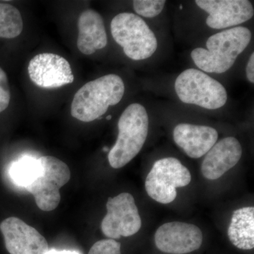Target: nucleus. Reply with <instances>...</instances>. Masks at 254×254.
<instances>
[{
	"label": "nucleus",
	"mask_w": 254,
	"mask_h": 254,
	"mask_svg": "<svg viewBox=\"0 0 254 254\" xmlns=\"http://www.w3.org/2000/svg\"><path fill=\"white\" fill-rule=\"evenodd\" d=\"M252 33L239 26L213 35L206 42L207 49L195 48L190 53L193 63L205 72H226L239 55L250 45Z\"/></svg>",
	"instance_id": "nucleus-1"
},
{
	"label": "nucleus",
	"mask_w": 254,
	"mask_h": 254,
	"mask_svg": "<svg viewBox=\"0 0 254 254\" xmlns=\"http://www.w3.org/2000/svg\"><path fill=\"white\" fill-rule=\"evenodd\" d=\"M88 254H121V244L112 239L100 240L92 246Z\"/></svg>",
	"instance_id": "nucleus-20"
},
{
	"label": "nucleus",
	"mask_w": 254,
	"mask_h": 254,
	"mask_svg": "<svg viewBox=\"0 0 254 254\" xmlns=\"http://www.w3.org/2000/svg\"><path fill=\"white\" fill-rule=\"evenodd\" d=\"M173 138L190 158L197 159L206 154L217 143L218 133L213 127L181 123L175 127Z\"/></svg>",
	"instance_id": "nucleus-14"
},
{
	"label": "nucleus",
	"mask_w": 254,
	"mask_h": 254,
	"mask_svg": "<svg viewBox=\"0 0 254 254\" xmlns=\"http://www.w3.org/2000/svg\"><path fill=\"white\" fill-rule=\"evenodd\" d=\"M112 36L131 60L150 58L156 51L158 41L144 20L132 13H121L112 20Z\"/></svg>",
	"instance_id": "nucleus-4"
},
{
	"label": "nucleus",
	"mask_w": 254,
	"mask_h": 254,
	"mask_svg": "<svg viewBox=\"0 0 254 254\" xmlns=\"http://www.w3.org/2000/svg\"><path fill=\"white\" fill-rule=\"evenodd\" d=\"M190 181V170L178 159L170 157L155 162L145 180V188L152 199L168 204L176 198L177 189L187 186Z\"/></svg>",
	"instance_id": "nucleus-7"
},
{
	"label": "nucleus",
	"mask_w": 254,
	"mask_h": 254,
	"mask_svg": "<svg viewBox=\"0 0 254 254\" xmlns=\"http://www.w3.org/2000/svg\"><path fill=\"white\" fill-rule=\"evenodd\" d=\"M107 119H108V120H110V119H111V116L108 117Z\"/></svg>",
	"instance_id": "nucleus-24"
},
{
	"label": "nucleus",
	"mask_w": 254,
	"mask_h": 254,
	"mask_svg": "<svg viewBox=\"0 0 254 254\" xmlns=\"http://www.w3.org/2000/svg\"><path fill=\"white\" fill-rule=\"evenodd\" d=\"M125 91V83L118 75H105L88 82L73 96L71 116L83 123L101 119L110 106L121 101Z\"/></svg>",
	"instance_id": "nucleus-2"
},
{
	"label": "nucleus",
	"mask_w": 254,
	"mask_h": 254,
	"mask_svg": "<svg viewBox=\"0 0 254 254\" xmlns=\"http://www.w3.org/2000/svg\"><path fill=\"white\" fill-rule=\"evenodd\" d=\"M165 3V0H135L133 7L137 14L145 18H153L162 12Z\"/></svg>",
	"instance_id": "nucleus-19"
},
{
	"label": "nucleus",
	"mask_w": 254,
	"mask_h": 254,
	"mask_svg": "<svg viewBox=\"0 0 254 254\" xmlns=\"http://www.w3.org/2000/svg\"><path fill=\"white\" fill-rule=\"evenodd\" d=\"M247 78L251 83H254V53L251 55L250 60H249L248 64H247Z\"/></svg>",
	"instance_id": "nucleus-22"
},
{
	"label": "nucleus",
	"mask_w": 254,
	"mask_h": 254,
	"mask_svg": "<svg viewBox=\"0 0 254 254\" xmlns=\"http://www.w3.org/2000/svg\"><path fill=\"white\" fill-rule=\"evenodd\" d=\"M203 243V234L193 224L171 222L163 224L155 234L157 248L164 253L186 254L198 250Z\"/></svg>",
	"instance_id": "nucleus-10"
},
{
	"label": "nucleus",
	"mask_w": 254,
	"mask_h": 254,
	"mask_svg": "<svg viewBox=\"0 0 254 254\" xmlns=\"http://www.w3.org/2000/svg\"><path fill=\"white\" fill-rule=\"evenodd\" d=\"M78 28L77 47L82 54H93L108 44L103 18L95 10L86 9L80 14Z\"/></svg>",
	"instance_id": "nucleus-15"
},
{
	"label": "nucleus",
	"mask_w": 254,
	"mask_h": 254,
	"mask_svg": "<svg viewBox=\"0 0 254 254\" xmlns=\"http://www.w3.org/2000/svg\"><path fill=\"white\" fill-rule=\"evenodd\" d=\"M195 2L208 13L206 24L213 29L242 24L254 16V6L248 0H196Z\"/></svg>",
	"instance_id": "nucleus-12"
},
{
	"label": "nucleus",
	"mask_w": 254,
	"mask_h": 254,
	"mask_svg": "<svg viewBox=\"0 0 254 254\" xmlns=\"http://www.w3.org/2000/svg\"><path fill=\"white\" fill-rule=\"evenodd\" d=\"M46 254H81L77 252L74 251H58L55 250H52L48 251Z\"/></svg>",
	"instance_id": "nucleus-23"
},
{
	"label": "nucleus",
	"mask_w": 254,
	"mask_h": 254,
	"mask_svg": "<svg viewBox=\"0 0 254 254\" xmlns=\"http://www.w3.org/2000/svg\"><path fill=\"white\" fill-rule=\"evenodd\" d=\"M0 230L10 254H46L49 251L46 239L20 218L5 219L0 224Z\"/></svg>",
	"instance_id": "nucleus-11"
},
{
	"label": "nucleus",
	"mask_w": 254,
	"mask_h": 254,
	"mask_svg": "<svg viewBox=\"0 0 254 254\" xmlns=\"http://www.w3.org/2000/svg\"><path fill=\"white\" fill-rule=\"evenodd\" d=\"M40 171L41 165L38 160L26 157L12 164L9 174L16 185L26 188L38 177Z\"/></svg>",
	"instance_id": "nucleus-18"
},
{
	"label": "nucleus",
	"mask_w": 254,
	"mask_h": 254,
	"mask_svg": "<svg viewBox=\"0 0 254 254\" xmlns=\"http://www.w3.org/2000/svg\"><path fill=\"white\" fill-rule=\"evenodd\" d=\"M11 100V91L7 75L0 67V113L9 107Z\"/></svg>",
	"instance_id": "nucleus-21"
},
{
	"label": "nucleus",
	"mask_w": 254,
	"mask_h": 254,
	"mask_svg": "<svg viewBox=\"0 0 254 254\" xmlns=\"http://www.w3.org/2000/svg\"><path fill=\"white\" fill-rule=\"evenodd\" d=\"M242 155V145L237 138H222L205 154L200 168L202 175L208 180H218L238 163Z\"/></svg>",
	"instance_id": "nucleus-13"
},
{
	"label": "nucleus",
	"mask_w": 254,
	"mask_h": 254,
	"mask_svg": "<svg viewBox=\"0 0 254 254\" xmlns=\"http://www.w3.org/2000/svg\"><path fill=\"white\" fill-rule=\"evenodd\" d=\"M23 29L19 10L7 3H0V38L12 39L19 36Z\"/></svg>",
	"instance_id": "nucleus-17"
},
{
	"label": "nucleus",
	"mask_w": 254,
	"mask_h": 254,
	"mask_svg": "<svg viewBox=\"0 0 254 254\" xmlns=\"http://www.w3.org/2000/svg\"><path fill=\"white\" fill-rule=\"evenodd\" d=\"M227 235L232 245L242 250L254 247V208L244 207L232 214Z\"/></svg>",
	"instance_id": "nucleus-16"
},
{
	"label": "nucleus",
	"mask_w": 254,
	"mask_h": 254,
	"mask_svg": "<svg viewBox=\"0 0 254 254\" xmlns=\"http://www.w3.org/2000/svg\"><path fill=\"white\" fill-rule=\"evenodd\" d=\"M106 208L108 213L101 223L105 237L115 240L133 236L139 231L141 218L131 193H122L108 198Z\"/></svg>",
	"instance_id": "nucleus-8"
},
{
	"label": "nucleus",
	"mask_w": 254,
	"mask_h": 254,
	"mask_svg": "<svg viewBox=\"0 0 254 254\" xmlns=\"http://www.w3.org/2000/svg\"><path fill=\"white\" fill-rule=\"evenodd\" d=\"M41 171L38 177L26 187L34 196L37 206L43 211H53L61 200L60 189L71 178L67 165L53 156H43L38 159Z\"/></svg>",
	"instance_id": "nucleus-6"
},
{
	"label": "nucleus",
	"mask_w": 254,
	"mask_h": 254,
	"mask_svg": "<svg viewBox=\"0 0 254 254\" xmlns=\"http://www.w3.org/2000/svg\"><path fill=\"white\" fill-rule=\"evenodd\" d=\"M175 91L181 101L208 110L222 108L227 100L225 87L203 71L189 68L179 75Z\"/></svg>",
	"instance_id": "nucleus-5"
},
{
	"label": "nucleus",
	"mask_w": 254,
	"mask_h": 254,
	"mask_svg": "<svg viewBox=\"0 0 254 254\" xmlns=\"http://www.w3.org/2000/svg\"><path fill=\"white\" fill-rule=\"evenodd\" d=\"M148 127L144 107L138 103L128 105L119 120L118 139L108 154L112 168H123L139 153L146 141Z\"/></svg>",
	"instance_id": "nucleus-3"
},
{
	"label": "nucleus",
	"mask_w": 254,
	"mask_h": 254,
	"mask_svg": "<svg viewBox=\"0 0 254 254\" xmlns=\"http://www.w3.org/2000/svg\"><path fill=\"white\" fill-rule=\"evenodd\" d=\"M28 72L31 81L45 89L60 88L74 80L69 63L54 53L36 55L30 61Z\"/></svg>",
	"instance_id": "nucleus-9"
}]
</instances>
